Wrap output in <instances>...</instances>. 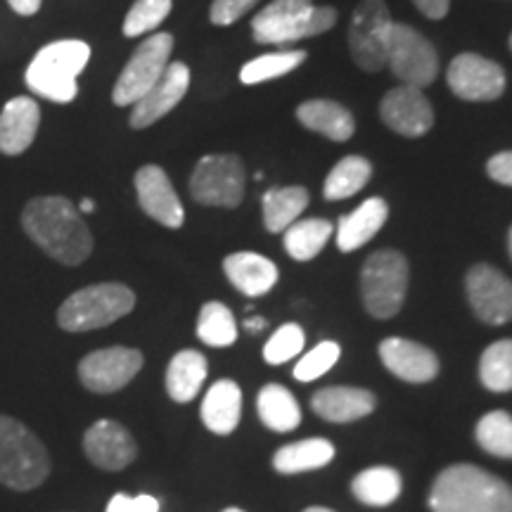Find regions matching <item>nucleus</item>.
Returning a JSON list of instances; mask_svg holds the SVG:
<instances>
[{"label":"nucleus","mask_w":512,"mask_h":512,"mask_svg":"<svg viewBox=\"0 0 512 512\" xmlns=\"http://www.w3.org/2000/svg\"><path fill=\"white\" fill-rule=\"evenodd\" d=\"M22 228L50 259L79 266L93 252V235L67 197H36L22 211Z\"/></svg>","instance_id":"obj_1"},{"label":"nucleus","mask_w":512,"mask_h":512,"mask_svg":"<svg viewBox=\"0 0 512 512\" xmlns=\"http://www.w3.org/2000/svg\"><path fill=\"white\" fill-rule=\"evenodd\" d=\"M432 512H512V486L477 465H451L434 479Z\"/></svg>","instance_id":"obj_2"},{"label":"nucleus","mask_w":512,"mask_h":512,"mask_svg":"<svg viewBox=\"0 0 512 512\" xmlns=\"http://www.w3.org/2000/svg\"><path fill=\"white\" fill-rule=\"evenodd\" d=\"M91 60V46L83 41H55L41 48L27 69V86L50 102H72L79 93V74Z\"/></svg>","instance_id":"obj_3"},{"label":"nucleus","mask_w":512,"mask_h":512,"mask_svg":"<svg viewBox=\"0 0 512 512\" xmlns=\"http://www.w3.org/2000/svg\"><path fill=\"white\" fill-rule=\"evenodd\" d=\"M335 24V8H316L313 0H273L252 19V34L264 46H287L325 34Z\"/></svg>","instance_id":"obj_4"},{"label":"nucleus","mask_w":512,"mask_h":512,"mask_svg":"<svg viewBox=\"0 0 512 512\" xmlns=\"http://www.w3.org/2000/svg\"><path fill=\"white\" fill-rule=\"evenodd\" d=\"M50 475V456L43 441L22 422L0 415V484L15 491L36 489Z\"/></svg>","instance_id":"obj_5"},{"label":"nucleus","mask_w":512,"mask_h":512,"mask_svg":"<svg viewBox=\"0 0 512 512\" xmlns=\"http://www.w3.org/2000/svg\"><path fill=\"white\" fill-rule=\"evenodd\" d=\"M136 306V294L121 283H100L83 287L64 299L57 311V325L67 332H88L112 325L128 316Z\"/></svg>","instance_id":"obj_6"},{"label":"nucleus","mask_w":512,"mask_h":512,"mask_svg":"<svg viewBox=\"0 0 512 512\" xmlns=\"http://www.w3.org/2000/svg\"><path fill=\"white\" fill-rule=\"evenodd\" d=\"M408 292V261L401 252L382 249L368 256L361 271L363 306L373 318H392Z\"/></svg>","instance_id":"obj_7"},{"label":"nucleus","mask_w":512,"mask_h":512,"mask_svg":"<svg viewBox=\"0 0 512 512\" xmlns=\"http://www.w3.org/2000/svg\"><path fill=\"white\" fill-rule=\"evenodd\" d=\"M245 164L235 155H207L190 176L192 200L204 207L235 209L245 200Z\"/></svg>","instance_id":"obj_8"},{"label":"nucleus","mask_w":512,"mask_h":512,"mask_svg":"<svg viewBox=\"0 0 512 512\" xmlns=\"http://www.w3.org/2000/svg\"><path fill=\"white\" fill-rule=\"evenodd\" d=\"M394 19L384 0H361L349 24L351 57L363 72H380L387 67V43Z\"/></svg>","instance_id":"obj_9"},{"label":"nucleus","mask_w":512,"mask_h":512,"mask_svg":"<svg viewBox=\"0 0 512 512\" xmlns=\"http://www.w3.org/2000/svg\"><path fill=\"white\" fill-rule=\"evenodd\" d=\"M171 53H174V36L171 34H152L147 36L143 43L131 55V60L119 74L117 83H114L112 100L114 105L128 107L136 105L143 95L150 91L169 67Z\"/></svg>","instance_id":"obj_10"},{"label":"nucleus","mask_w":512,"mask_h":512,"mask_svg":"<svg viewBox=\"0 0 512 512\" xmlns=\"http://www.w3.org/2000/svg\"><path fill=\"white\" fill-rule=\"evenodd\" d=\"M387 67L403 86L427 88L439 74L437 48L418 29L394 22L387 43Z\"/></svg>","instance_id":"obj_11"},{"label":"nucleus","mask_w":512,"mask_h":512,"mask_svg":"<svg viewBox=\"0 0 512 512\" xmlns=\"http://www.w3.org/2000/svg\"><path fill=\"white\" fill-rule=\"evenodd\" d=\"M446 83L460 100L491 102L505 93V72L494 60L477 53H460L448 64Z\"/></svg>","instance_id":"obj_12"},{"label":"nucleus","mask_w":512,"mask_h":512,"mask_svg":"<svg viewBox=\"0 0 512 512\" xmlns=\"http://www.w3.org/2000/svg\"><path fill=\"white\" fill-rule=\"evenodd\" d=\"M465 294L482 323L505 325L512 320V280L491 264H475L467 271Z\"/></svg>","instance_id":"obj_13"},{"label":"nucleus","mask_w":512,"mask_h":512,"mask_svg":"<svg viewBox=\"0 0 512 512\" xmlns=\"http://www.w3.org/2000/svg\"><path fill=\"white\" fill-rule=\"evenodd\" d=\"M140 368H143V354L138 349H98L79 363V380L95 394H114L124 389L140 373Z\"/></svg>","instance_id":"obj_14"},{"label":"nucleus","mask_w":512,"mask_h":512,"mask_svg":"<svg viewBox=\"0 0 512 512\" xmlns=\"http://www.w3.org/2000/svg\"><path fill=\"white\" fill-rule=\"evenodd\" d=\"M384 124L403 138H420L434 126V107L422 88L396 86L380 102Z\"/></svg>","instance_id":"obj_15"},{"label":"nucleus","mask_w":512,"mask_h":512,"mask_svg":"<svg viewBox=\"0 0 512 512\" xmlns=\"http://www.w3.org/2000/svg\"><path fill=\"white\" fill-rule=\"evenodd\" d=\"M190 88V69L183 62H169V67L164 69V74L159 76L155 86L133 105L131 119L128 124L131 128H147L157 124L159 119H164L174 107L185 98Z\"/></svg>","instance_id":"obj_16"},{"label":"nucleus","mask_w":512,"mask_h":512,"mask_svg":"<svg viewBox=\"0 0 512 512\" xmlns=\"http://www.w3.org/2000/svg\"><path fill=\"white\" fill-rule=\"evenodd\" d=\"M83 451L95 467L107 472L124 470L136 460L138 446L131 432L117 420H98L83 434Z\"/></svg>","instance_id":"obj_17"},{"label":"nucleus","mask_w":512,"mask_h":512,"mask_svg":"<svg viewBox=\"0 0 512 512\" xmlns=\"http://www.w3.org/2000/svg\"><path fill=\"white\" fill-rule=\"evenodd\" d=\"M136 192L140 207L150 219L162 223L164 228H181L185 221L183 204L178 200L174 185H171L169 176L162 166L147 164L138 169L136 174Z\"/></svg>","instance_id":"obj_18"},{"label":"nucleus","mask_w":512,"mask_h":512,"mask_svg":"<svg viewBox=\"0 0 512 512\" xmlns=\"http://www.w3.org/2000/svg\"><path fill=\"white\" fill-rule=\"evenodd\" d=\"M380 358L389 373L403 382H432L439 373V358L425 344L413 342V339L389 337L380 344Z\"/></svg>","instance_id":"obj_19"},{"label":"nucleus","mask_w":512,"mask_h":512,"mask_svg":"<svg viewBox=\"0 0 512 512\" xmlns=\"http://www.w3.org/2000/svg\"><path fill=\"white\" fill-rule=\"evenodd\" d=\"M38 126H41L38 102L27 95L12 98L0 112V152L8 157L27 152L36 140Z\"/></svg>","instance_id":"obj_20"},{"label":"nucleus","mask_w":512,"mask_h":512,"mask_svg":"<svg viewBox=\"0 0 512 512\" xmlns=\"http://www.w3.org/2000/svg\"><path fill=\"white\" fill-rule=\"evenodd\" d=\"M373 392L358 387H325L311 399V408L328 422H354L375 411Z\"/></svg>","instance_id":"obj_21"},{"label":"nucleus","mask_w":512,"mask_h":512,"mask_svg":"<svg viewBox=\"0 0 512 512\" xmlns=\"http://www.w3.org/2000/svg\"><path fill=\"white\" fill-rule=\"evenodd\" d=\"M223 271L235 290L245 297H264L278 283V266L256 252H235L226 256Z\"/></svg>","instance_id":"obj_22"},{"label":"nucleus","mask_w":512,"mask_h":512,"mask_svg":"<svg viewBox=\"0 0 512 512\" xmlns=\"http://www.w3.org/2000/svg\"><path fill=\"white\" fill-rule=\"evenodd\" d=\"M389 219V207L382 197H370L356 207L351 214L342 216L337 223V247L339 252H356L358 247L368 245L380 233Z\"/></svg>","instance_id":"obj_23"},{"label":"nucleus","mask_w":512,"mask_h":512,"mask_svg":"<svg viewBox=\"0 0 512 512\" xmlns=\"http://www.w3.org/2000/svg\"><path fill=\"white\" fill-rule=\"evenodd\" d=\"M202 422L209 432L226 437L235 432L242 415V392L233 380H219L209 387L202 401Z\"/></svg>","instance_id":"obj_24"},{"label":"nucleus","mask_w":512,"mask_h":512,"mask_svg":"<svg viewBox=\"0 0 512 512\" xmlns=\"http://www.w3.org/2000/svg\"><path fill=\"white\" fill-rule=\"evenodd\" d=\"M299 124L320 136L335 140V143H347L354 136L356 124L351 112L335 100H309L297 107Z\"/></svg>","instance_id":"obj_25"},{"label":"nucleus","mask_w":512,"mask_h":512,"mask_svg":"<svg viewBox=\"0 0 512 512\" xmlns=\"http://www.w3.org/2000/svg\"><path fill=\"white\" fill-rule=\"evenodd\" d=\"M204 380H207V358L200 351H178L166 368V392L178 403L195 399Z\"/></svg>","instance_id":"obj_26"},{"label":"nucleus","mask_w":512,"mask_h":512,"mask_svg":"<svg viewBox=\"0 0 512 512\" xmlns=\"http://www.w3.org/2000/svg\"><path fill=\"white\" fill-rule=\"evenodd\" d=\"M332 458H335V446L328 439L313 437L280 448L273 456V467L280 475H299V472L320 470V467L330 465Z\"/></svg>","instance_id":"obj_27"},{"label":"nucleus","mask_w":512,"mask_h":512,"mask_svg":"<svg viewBox=\"0 0 512 512\" xmlns=\"http://www.w3.org/2000/svg\"><path fill=\"white\" fill-rule=\"evenodd\" d=\"M256 411L268 430L292 432L302 422V408L283 384H266L256 396Z\"/></svg>","instance_id":"obj_28"},{"label":"nucleus","mask_w":512,"mask_h":512,"mask_svg":"<svg viewBox=\"0 0 512 512\" xmlns=\"http://www.w3.org/2000/svg\"><path fill=\"white\" fill-rule=\"evenodd\" d=\"M311 195L302 185H290V188H271L264 192V226L268 233H285L304 209L309 207Z\"/></svg>","instance_id":"obj_29"},{"label":"nucleus","mask_w":512,"mask_h":512,"mask_svg":"<svg viewBox=\"0 0 512 512\" xmlns=\"http://www.w3.org/2000/svg\"><path fill=\"white\" fill-rule=\"evenodd\" d=\"M403 482L401 475L394 467H368V470L358 472L351 482V491L361 503L370 505V508H384L392 505L396 498L401 496Z\"/></svg>","instance_id":"obj_30"},{"label":"nucleus","mask_w":512,"mask_h":512,"mask_svg":"<svg viewBox=\"0 0 512 512\" xmlns=\"http://www.w3.org/2000/svg\"><path fill=\"white\" fill-rule=\"evenodd\" d=\"M332 233H335V226L325 219L294 221L283 233L285 252L290 254L294 261L316 259V256L323 252V247L328 245Z\"/></svg>","instance_id":"obj_31"},{"label":"nucleus","mask_w":512,"mask_h":512,"mask_svg":"<svg viewBox=\"0 0 512 512\" xmlns=\"http://www.w3.org/2000/svg\"><path fill=\"white\" fill-rule=\"evenodd\" d=\"M373 176V166L366 157L349 155L344 157L342 162L335 164V169L330 171L328 178H325L323 195L325 200L339 202L347 200V197H354L358 190H363Z\"/></svg>","instance_id":"obj_32"},{"label":"nucleus","mask_w":512,"mask_h":512,"mask_svg":"<svg viewBox=\"0 0 512 512\" xmlns=\"http://www.w3.org/2000/svg\"><path fill=\"white\" fill-rule=\"evenodd\" d=\"M197 337L209 347H230L238 342V323L233 311L221 302H207L197 318Z\"/></svg>","instance_id":"obj_33"},{"label":"nucleus","mask_w":512,"mask_h":512,"mask_svg":"<svg viewBox=\"0 0 512 512\" xmlns=\"http://www.w3.org/2000/svg\"><path fill=\"white\" fill-rule=\"evenodd\" d=\"M304 50H278V53H268L247 62L240 72V81L245 86H256V83L280 79V76L294 72L306 62Z\"/></svg>","instance_id":"obj_34"},{"label":"nucleus","mask_w":512,"mask_h":512,"mask_svg":"<svg viewBox=\"0 0 512 512\" xmlns=\"http://www.w3.org/2000/svg\"><path fill=\"white\" fill-rule=\"evenodd\" d=\"M479 380L489 392H512V339H498L482 354Z\"/></svg>","instance_id":"obj_35"},{"label":"nucleus","mask_w":512,"mask_h":512,"mask_svg":"<svg viewBox=\"0 0 512 512\" xmlns=\"http://www.w3.org/2000/svg\"><path fill=\"white\" fill-rule=\"evenodd\" d=\"M477 444L496 458H512V415L491 411L477 422Z\"/></svg>","instance_id":"obj_36"},{"label":"nucleus","mask_w":512,"mask_h":512,"mask_svg":"<svg viewBox=\"0 0 512 512\" xmlns=\"http://www.w3.org/2000/svg\"><path fill=\"white\" fill-rule=\"evenodd\" d=\"M174 0H136L124 19V36H143L155 31L169 17Z\"/></svg>","instance_id":"obj_37"},{"label":"nucleus","mask_w":512,"mask_h":512,"mask_svg":"<svg viewBox=\"0 0 512 512\" xmlns=\"http://www.w3.org/2000/svg\"><path fill=\"white\" fill-rule=\"evenodd\" d=\"M306 342L304 330L297 323H285L283 328L273 332V337L268 339L264 347V358L268 366H280V363L292 361L294 356L302 354Z\"/></svg>","instance_id":"obj_38"},{"label":"nucleus","mask_w":512,"mask_h":512,"mask_svg":"<svg viewBox=\"0 0 512 512\" xmlns=\"http://www.w3.org/2000/svg\"><path fill=\"white\" fill-rule=\"evenodd\" d=\"M339 356H342L339 344L325 339V342H320L318 347H313L309 354H304L302 361H297V366H294V377H297L299 382L318 380L320 375H325L328 370L335 368Z\"/></svg>","instance_id":"obj_39"},{"label":"nucleus","mask_w":512,"mask_h":512,"mask_svg":"<svg viewBox=\"0 0 512 512\" xmlns=\"http://www.w3.org/2000/svg\"><path fill=\"white\" fill-rule=\"evenodd\" d=\"M259 0H214L209 10V19L216 27H228L235 24L240 17H245Z\"/></svg>","instance_id":"obj_40"},{"label":"nucleus","mask_w":512,"mask_h":512,"mask_svg":"<svg viewBox=\"0 0 512 512\" xmlns=\"http://www.w3.org/2000/svg\"><path fill=\"white\" fill-rule=\"evenodd\" d=\"M486 174L491 176V181L512 188V150L498 152V155L491 157L489 164H486Z\"/></svg>","instance_id":"obj_41"},{"label":"nucleus","mask_w":512,"mask_h":512,"mask_svg":"<svg viewBox=\"0 0 512 512\" xmlns=\"http://www.w3.org/2000/svg\"><path fill=\"white\" fill-rule=\"evenodd\" d=\"M413 5L430 19H444L451 10V0H413Z\"/></svg>","instance_id":"obj_42"},{"label":"nucleus","mask_w":512,"mask_h":512,"mask_svg":"<svg viewBox=\"0 0 512 512\" xmlns=\"http://www.w3.org/2000/svg\"><path fill=\"white\" fill-rule=\"evenodd\" d=\"M8 3H10V8L17 12V15L31 17V15H36L38 10H41L43 0H8Z\"/></svg>","instance_id":"obj_43"},{"label":"nucleus","mask_w":512,"mask_h":512,"mask_svg":"<svg viewBox=\"0 0 512 512\" xmlns=\"http://www.w3.org/2000/svg\"><path fill=\"white\" fill-rule=\"evenodd\" d=\"M131 512H159V501L155 496L140 494L131 498Z\"/></svg>","instance_id":"obj_44"},{"label":"nucleus","mask_w":512,"mask_h":512,"mask_svg":"<svg viewBox=\"0 0 512 512\" xmlns=\"http://www.w3.org/2000/svg\"><path fill=\"white\" fill-rule=\"evenodd\" d=\"M105 512H131V496L114 494L112 501L107 503V510Z\"/></svg>","instance_id":"obj_45"},{"label":"nucleus","mask_w":512,"mask_h":512,"mask_svg":"<svg viewBox=\"0 0 512 512\" xmlns=\"http://www.w3.org/2000/svg\"><path fill=\"white\" fill-rule=\"evenodd\" d=\"M242 325H245L247 332H261V330L266 328V320L261 318V316H254V318H247Z\"/></svg>","instance_id":"obj_46"},{"label":"nucleus","mask_w":512,"mask_h":512,"mask_svg":"<svg viewBox=\"0 0 512 512\" xmlns=\"http://www.w3.org/2000/svg\"><path fill=\"white\" fill-rule=\"evenodd\" d=\"M79 211H83V214H91V211H95V202L93 200H83Z\"/></svg>","instance_id":"obj_47"},{"label":"nucleus","mask_w":512,"mask_h":512,"mask_svg":"<svg viewBox=\"0 0 512 512\" xmlns=\"http://www.w3.org/2000/svg\"><path fill=\"white\" fill-rule=\"evenodd\" d=\"M304 512H335V510H330V508H318V505H313V508H306Z\"/></svg>","instance_id":"obj_48"},{"label":"nucleus","mask_w":512,"mask_h":512,"mask_svg":"<svg viewBox=\"0 0 512 512\" xmlns=\"http://www.w3.org/2000/svg\"><path fill=\"white\" fill-rule=\"evenodd\" d=\"M508 249H510V256H512V228H510V235H508Z\"/></svg>","instance_id":"obj_49"},{"label":"nucleus","mask_w":512,"mask_h":512,"mask_svg":"<svg viewBox=\"0 0 512 512\" xmlns=\"http://www.w3.org/2000/svg\"><path fill=\"white\" fill-rule=\"evenodd\" d=\"M223 512H245V510H240V508H226Z\"/></svg>","instance_id":"obj_50"},{"label":"nucleus","mask_w":512,"mask_h":512,"mask_svg":"<svg viewBox=\"0 0 512 512\" xmlns=\"http://www.w3.org/2000/svg\"><path fill=\"white\" fill-rule=\"evenodd\" d=\"M510 50H512V36H510Z\"/></svg>","instance_id":"obj_51"}]
</instances>
